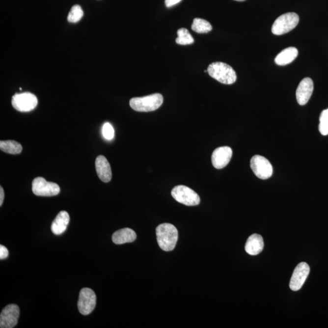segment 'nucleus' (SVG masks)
Segmentation results:
<instances>
[{"label":"nucleus","mask_w":328,"mask_h":328,"mask_svg":"<svg viewBox=\"0 0 328 328\" xmlns=\"http://www.w3.org/2000/svg\"><path fill=\"white\" fill-rule=\"evenodd\" d=\"M158 245L166 252L175 248L178 240V232L175 225L170 223H164L158 225L156 229Z\"/></svg>","instance_id":"nucleus-1"},{"label":"nucleus","mask_w":328,"mask_h":328,"mask_svg":"<svg viewBox=\"0 0 328 328\" xmlns=\"http://www.w3.org/2000/svg\"><path fill=\"white\" fill-rule=\"evenodd\" d=\"M0 149L6 153L17 155L22 152L23 147L20 143L15 140H1Z\"/></svg>","instance_id":"nucleus-19"},{"label":"nucleus","mask_w":328,"mask_h":328,"mask_svg":"<svg viewBox=\"0 0 328 328\" xmlns=\"http://www.w3.org/2000/svg\"><path fill=\"white\" fill-rule=\"evenodd\" d=\"M178 37L176 39L177 44L180 45H189L193 44L194 39L191 33L186 28H181L177 32Z\"/></svg>","instance_id":"nucleus-21"},{"label":"nucleus","mask_w":328,"mask_h":328,"mask_svg":"<svg viewBox=\"0 0 328 328\" xmlns=\"http://www.w3.org/2000/svg\"><path fill=\"white\" fill-rule=\"evenodd\" d=\"M299 51L296 48L289 47L281 51L275 58V62L279 66L288 65L293 62L298 55Z\"/></svg>","instance_id":"nucleus-18"},{"label":"nucleus","mask_w":328,"mask_h":328,"mask_svg":"<svg viewBox=\"0 0 328 328\" xmlns=\"http://www.w3.org/2000/svg\"><path fill=\"white\" fill-rule=\"evenodd\" d=\"M96 305V296L89 288L82 289L79 294L78 306L79 312L84 316L91 314Z\"/></svg>","instance_id":"nucleus-9"},{"label":"nucleus","mask_w":328,"mask_h":328,"mask_svg":"<svg viewBox=\"0 0 328 328\" xmlns=\"http://www.w3.org/2000/svg\"><path fill=\"white\" fill-rule=\"evenodd\" d=\"M70 221V218L68 213L66 211L60 212L51 225V231L56 235L62 234L67 229Z\"/></svg>","instance_id":"nucleus-15"},{"label":"nucleus","mask_w":328,"mask_h":328,"mask_svg":"<svg viewBox=\"0 0 328 328\" xmlns=\"http://www.w3.org/2000/svg\"><path fill=\"white\" fill-rule=\"evenodd\" d=\"M171 196L176 201L186 206H194L200 203L198 193L185 186H176L171 191Z\"/></svg>","instance_id":"nucleus-5"},{"label":"nucleus","mask_w":328,"mask_h":328,"mask_svg":"<svg viewBox=\"0 0 328 328\" xmlns=\"http://www.w3.org/2000/svg\"><path fill=\"white\" fill-rule=\"evenodd\" d=\"M20 316V309L16 304L7 305L0 315V328H12L16 326Z\"/></svg>","instance_id":"nucleus-10"},{"label":"nucleus","mask_w":328,"mask_h":328,"mask_svg":"<svg viewBox=\"0 0 328 328\" xmlns=\"http://www.w3.org/2000/svg\"><path fill=\"white\" fill-rule=\"evenodd\" d=\"M319 129L322 135H328V109L324 110L320 114Z\"/></svg>","instance_id":"nucleus-23"},{"label":"nucleus","mask_w":328,"mask_h":328,"mask_svg":"<svg viewBox=\"0 0 328 328\" xmlns=\"http://www.w3.org/2000/svg\"><path fill=\"white\" fill-rule=\"evenodd\" d=\"M191 29L199 34H204L211 31L212 27L207 20L196 18L191 25Z\"/></svg>","instance_id":"nucleus-20"},{"label":"nucleus","mask_w":328,"mask_h":328,"mask_svg":"<svg viewBox=\"0 0 328 328\" xmlns=\"http://www.w3.org/2000/svg\"><path fill=\"white\" fill-rule=\"evenodd\" d=\"M250 167L258 178L267 179L273 175V165L270 161L263 156H253L250 160Z\"/></svg>","instance_id":"nucleus-8"},{"label":"nucleus","mask_w":328,"mask_h":328,"mask_svg":"<svg viewBox=\"0 0 328 328\" xmlns=\"http://www.w3.org/2000/svg\"><path fill=\"white\" fill-rule=\"evenodd\" d=\"M264 242L262 237L258 234H253L248 237L246 243V252L250 255H257L262 252Z\"/></svg>","instance_id":"nucleus-16"},{"label":"nucleus","mask_w":328,"mask_h":328,"mask_svg":"<svg viewBox=\"0 0 328 328\" xmlns=\"http://www.w3.org/2000/svg\"><path fill=\"white\" fill-rule=\"evenodd\" d=\"M4 198V190L1 186L0 187V206H1L2 203H3Z\"/></svg>","instance_id":"nucleus-27"},{"label":"nucleus","mask_w":328,"mask_h":328,"mask_svg":"<svg viewBox=\"0 0 328 328\" xmlns=\"http://www.w3.org/2000/svg\"><path fill=\"white\" fill-rule=\"evenodd\" d=\"M33 193L38 196H53L60 193V189L57 184L51 183L42 177H38L32 182Z\"/></svg>","instance_id":"nucleus-6"},{"label":"nucleus","mask_w":328,"mask_h":328,"mask_svg":"<svg viewBox=\"0 0 328 328\" xmlns=\"http://www.w3.org/2000/svg\"><path fill=\"white\" fill-rule=\"evenodd\" d=\"M235 1H246V0H235Z\"/></svg>","instance_id":"nucleus-28"},{"label":"nucleus","mask_w":328,"mask_h":328,"mask_svg":"<svg viewBox=\"0 0 328 328\" xmlns=\"http://www.w3.org/2000/svg\"><path fill=\"white\" fill-rule=\"evenodd\" d=\"M182 0H165V6L167 7H170L175 6V5L179 3Z\"/></svg>","instance_id":"nucleus-26"},{"label":"nucleus","mask_w":328,"mask_h":328,"mask_svg":"<svg viewBox=\"0 0 328 328\" xmlns=\"http://www.w3.org/2000/svg\"><path fill=\"white\" fill-rule=\"evenodd\" d=\"M232 153V148L227 147V146L217 148L212 153V163L213 165L217 169L224 168L231 160Z\"/></svg>","instance_id":"nucleus-12"},{"label":"nucleus","mask_w":328,"mask_h":328,"mask_svg":"<svg viewBox=\"0 0 328 328\" xmlns=\"http://www.w3.org/2000/svg\"><path fill=\"white\" fill-rule=\"evenodd\" d=\"M162 95L159 93L142 97H135L130 100V106L138 112H150L158 109L163 104Z\"/></svg>","instance_id":"nucleus-3"},{"label":"nucleus","mask_w":328,"mask_h":328,"mask_svg":"<svg viewBox=\"0 0 328 328\" xmlns=\"http://www.w3.org/2000/svg\"><path fill=\"white\" fill-rule=\"evenodd\" d=\"M207 73L212 78L220 83L231 84L237 81V76L234 69L222 62L212 63L207 69Z\"/></svg>","instance_id":"nucleus-2"},{"label":"nucleus","mask_w":328,"mask_h":328,"mask_svg":"<svg viewBox=\"0 0 328 328\" xmlns=\"http://www.w3.org/2000/svg\"><path fill=\"white\" fill-rule=\"evenodd\" d=\"M37 97L30 93L15 94L12 98L13 107L20 112H29L37 106Z\"/></svg>","instance_id":"nucleus-7"},{"label":"nucleus","mask_w":328,"mask_h":328,"mask_svg":"<svg viewBox=\"0 0 328 328\" xmlns=\"http://www.w3.org/2000/svg\"><path fill=\"white\" fill-rule=\"evenodd\" d=\"M96 169L97 175L104 183H109L111 180L112 171L111 166L105 156L100 155L96 158Z\"/></svg>","instance_id":"nucleus-14"},{"label":"nucleus","mask_w":328,"mask_h":328,"mask_svg":"<svg viewBox=\"0 0 328 328\" xmlns=\"http://www.w3.org/2000/svg\"><path fill=\"white\" fill-rule=\"evenodd\" d=\"M102 133L107 140H112L114 137V130L109 122L106 123L102 128Z\"/></svg>","instance_id":"nucleus-24"},{"label":"nucleus","mask_w":328,"mask_h":328,"mask_svg":"<svg viewBox=\"0 0 328 328\" xmlns=\"http://www.w3.org/2000/svg\"><path fill=\"white\" fill-rule=\"evenodd\" d=\"M299 20V15L296 13L288 12L281 15L274 22L272 32L276 35L286 34L297 27Z\"/></svg>","instance_id":"nucleus-4"},{"label":"nucleus","mask_w":328,"mask_h":328,"mask_svg":"<svg viewBox=\"0 0 328 328\" xmlns=\"http://www.w3.org/2000/svg\"><path fill=\"white\" fill-rule=\"evenodd\" d=\"M9 251L5 246L0 245V259L4 260L8 257Z\"/></svg>","instance_id":"nucleus-25"},{"label":"nucleus","mask_w":328,"mask_h":328,"mask_svg":"<svg viewBox=\"0 0 328 328\" xmlns=\"http://www.w3.org/2000/svg\"><path fill=\"white\" fill-rule=\"evenodd\" d=\"M314 90V83L311 78H304L299 83L296 91L297 102L301 106H304L311 98Z\"/></svg>","instance_id":"nucleus-13"},{"label":"nucleus","mask_w":328,"mask_h":328,"mask_svg":"<svg viewBox=\"0 0 328 328\" xmlns=\"http://www.w3.org/2000/svg\"><path fill=\"white\" fill-rule=\"evenodd\" d=\"M83 16V11L79 5H75L72 7L68 16V21L70 23H77Z\"/></svg>","instance_id":"nucleus-22"},{"label":"nucleus","mask_w":328,"mask_h":328,"mask_svg":"<svg viewBox=\"0 0 328 328\" xmlns=\"http://www.w3.org/2000/svg\"><path fill=\"white\" fill-rule=\"evenodd\" d=\"M310 268L306 263L301 262L295 268L289 284L291 290L297 291L303 286L309 275Z\"/></svg>","instance_id":"nucleus-11"},{"label":"nucleus","mask_w":328,"mask_h":328,"mask_svg":"<svg viewBox=\"0 0 328 328\" xmlns=\"http://www.w3.org/2000/svg\"><path fill=\"white\" fill-rule=\"evenodd\" d=\"M137 239V234L130 228H124L114 232L112 236V242L116 245H123L132 243Z\"/></svg>","instance_id":"nucleus-17"}]
</instances>
